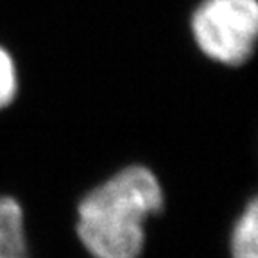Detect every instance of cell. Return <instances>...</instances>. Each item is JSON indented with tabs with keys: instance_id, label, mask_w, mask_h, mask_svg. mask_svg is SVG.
<instances>
[{
	"instance_id": "1",
	"label": "cell",
	"mask_w": 258,
	"mask_h": 258,
	"mask_svg": "<svg viewBox=\"0 0 258 258\" xmlns=\"http://www.w3.org/2000/svg\"><path fill=\"white\" fill-rule=\"evenodd\" d=\"M160 176L145 163H125L86 190L74 208V233L90 258H142L149 221L165 212Z\"/></svg>"
},
{
	"instance_id": "2",
	"label": "cell",
	"mask_w": 258,
	"mask_h": 258,
	"mask_svg": "<svg viewBox=\"0 0 258 258\" xmlns=\"http://www.w3.org/2000/svg\"><path fill=\"white\" fill-rule=\"evenodd\" d=\"M194 47L210 63L242 69L258 43V0H199L188 16Z\"/></svg>"
},
{
	"instance_id": "3",
	"label": "cell",
	"mask_w": 258,
	"mask_h": 258,
	"mask_svg": "<svg viewBox=\"0 0 258 258\" xmlns=\"http://www.w3.org/2000/svg\"><path fill=\"white\" fill-rule=\"evenodd\" d=\"M0 258H32L27 214L13 194H0Z\"/></svg>"
},
{
	"instance_id": "4",
	"label": "cell",
	"mask_w": 258,
	"mask_h": 258,
	"mask_svg": "<svg viewBox=\"0 0 258 258\" xmlns=\"http://www.w3.org/2000/svg\"><path fill=\"white\" fill-rule=\"evenodd\" d=\"M230 258H258V198L249 196L233 219L228 235Z\"/></svg>"
},
{
	"instance_id": "5",
	"label": "cell",
	"mask_w": 258,
	"mask_h": 258,
	"mask_svg": "<svg viewBox=\"0 0 258 258\" xmlns=\"http://www.w3.org/2000/svg\"><path fill=\"white\" fill-rule=\"evenodd\" d=\"M22 90L20 67L9 47L0 43V113L15 106Z\"/></svg>"
}]
</instances>
